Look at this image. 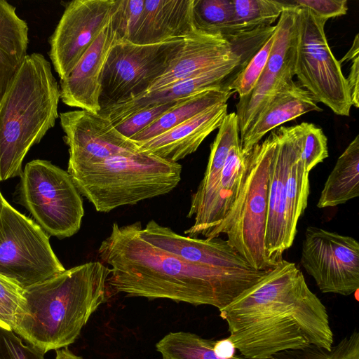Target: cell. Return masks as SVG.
Here are the masks:
<instances>
[{
	"instance_id": "obj_37",
	"label": "cell",
	"mask_w": 359,
	"mask_h": 359,
	"mask_svg": "<svg viewBox=\"0 0 359 359\" xmlns=\"http://www.w3.org/2000/svg\"><path fill=\"white\" fill-rule=\"evenodd\" d=\"M0 359H44V353L24 344L11 328L0 325Z\"/></svg>"
},
{
	"instance_id": "obj_42",
	"label": "cell",
	"mask_w": 359,
	"mask_h": 359,
	"mask_svg": "<svg viewBox=\"0 0 359 359\" xmlns=\"http://www.w3.org/2000/svg\"><path fill=\"white\" fill-rule=\"evenodd\" d=\"M4 198V197L3 196V195L1 194V191H0V213L1 211V208H2V203H3Z\"/></svg>"
},
{
	"instance_id": "obj_16",
	"label": "cell",
	"mask_w": 359,
	"mask_h": 359,
	"mask_svg": "<svg viewBox=\"0 0 359 359\" xmlns=\"http://www.w3.org/2000/svg\"><path fill=\"white\" fill-rule=\"evenodd\" d=\"M248 154L243 152L240 142L231 147L217 183L199 201L190 204L187 217H194V222L184 231L187 236L211 238L233 210L244 183Z\"/></svg>"
},
{
	"instance_id": "obj_24",
	"label": "cell",
	"mask_w": 359,
	"mask_h": 359,
	"mask_svg": "<svg viewBox=\"0 0 359 359\" xmlns=\"http://www.w3.org/2000/svg\"><path fill=\"white\" fill-rule=\"evenodd\" d=\"M28 32L15 7L0 0V100L27 55Z\"/></svg>"
},
{
	"instance_id": "obj_26",
	"label": "cell",
	"mask_w": 359,
	"mask_h": 359,
	"mask_svg": "<svg viewBox=\"0 0 359 359\" xmlns=\"http://www.w3.org/2000/svg\"><path fill=\"white\" fill-rule=\"evenodd\" d=\"M233 93L229 88H217L184 98L130 140L139 144L158 136L213 106L226 103Z\"/></svg>"
},
{
	"instance_id": "obj_12",
	"label": "cell",
	"mask_w": 359,
	"mask_h": 359,
	"mask_svg": "<svg viewBox=\"0 0 359 359\" xmlns=\"http://www.w3.org/2000/svg\"><path fill=\"white\" fill-rule=\"evenodd\" d=\"M301 264L323 293L349 296L359 288V243L354 238L308 226Z\"/></svg>"
},
{
	"instance_id": "obj_20",
	"label": "cell",
	"mask_w": 359,
	"mask_h": 359,
	"mask_svg": "<svg viewBox=\"0 0 359 359\" xmlns=\"http://www.w3.org/2000/svg\"><path fill=\"white\" fill-rule=\"evenodd\" d=\"M237 57H241V62L244 61L246 51L241 47H235L221 35L196 29L184 38L180 50L168 69L147 93L159 90Z\"/></svg>"
},
{
	"instance_id": "obj_8",
	"label": "cell",
	"mask_w": 359,
	"mask_h": 359,
	"mask_svg": "<svg viewBox=\"0 0 359 359\" xmlns=\"http://www.w3.org/2000/svg\"><path fill=\"white\" fill-rule=\"evenodd\" d=\"M18 199L48 236L68 238L81 227L84 215L81 194L69 172L50 161L36 159L26 164Z\"/></svg>"
},
{
	"instance_id": "obj_35",
	"label": "cell",
	"mask_w": 359,
	"mask_h": 359,
	"mask_svg": "<svg viewBox=\"0 0 359 359\" xmlns=\"http://www.w3.org/2000/svg\"><path fill=\"white\" fill-rule=\"evenodd\" d=\"M182 100L183 99L142 109L121 121L115 125V127L122 135L130 139L157 120Z\"/></svg>"
},
{
	"instance_id": "obj_1",
	"label": "cell",
	"mask_w": 359,
	"mask_h": 359,
	"mask_svg": "<svg viewBox=\"0 0 359 359\" xmlns=\"http://www.w3.org/2000/svg\"><path fill=\"white\" fill-rule=\"evenodd\" d=\"M141 227L140 222L122 226L114 222L98 248L100 259L111 266L107 286L116 293L221 311L270 271L226 269L187 261L146 241Z\"/></svg>"
},
{
	"instance_id": "obj_32",
	"label": "cell",
	"mask_w": 359,
	"mask_h": 359,
	"mask_svg": "<svg viewBox=\"0 0 359 359\" xmlns=\"http://www.w3.org/2000/svg\"><path fill=\"white\" fill-rule=\"evenodd\" d=\"M275 33L276 31L230 84V90L237 93L239 98L248 95L258 81L269 57Z\"/></svg>"
},
{
	"instance_id": "obj_28",
	"label": "cell",
	"mask_w": 359,
	"mask_h": 359,
	"mask_svg": "<svg viewBox=\"0 0 359 359\" xmlns=\"http://www.w3.org/2000/svg\"><path fill=\"white\" fill-rule=\"evenodd\" d=\"M215 341L189 332H173L165 335L156 344L163 359H253L241 354L230 358L217 356L213 351Z\"/></svg>"
},
{
	"instance_id": "obj_5",
	"label": "cell",
	"mask_w": 359,
	"mask_h": 359,
	"mask_svg": "<svg viewBox=\"0 0 359 359\" xmlns=\"http://www.w3.org/2000/svg\"><path fill=\"white\" fill-rule=\"evenodd\" d=\"M182 166L140 150L67 170L79 193L97 212L166 194L181 180Z\"/></svg>"
},
{
	"instance_id": "obj_25",
	"label": "cell",
	"mask_w": 359,
	"mask_h": 359,
	"mask_svg": "<svg viewBox=\"0 0 359 359\" xmlns=\"http://www.w3.org/2000/svg\"><path fill=\"white\" fill-rule=\"evenodd\" d=\"M359 196V136L338 158L317 203L319 208L335 207Z\"/></svg>"
},
{
	"instance_id": "obj_21",
	"label": "cell",
	"mask_w": 359,
	"mask_h": 359,
	"mask_svg": "<svg viewBox=\"0 0 359 359\" xmlns=\"http://www.w3.org/2000/svg\"><path fill=\"white\" fill-rule=\"evenodd\" d=\"M226 114V103L213 106L161 135L137 144L140 151L177 162L194 153L203 140L219 128Z\"/></svg>"
},
{
	"instance_id": "obj_4",
	"label": "cell",
	"mask_w": 359,
	"mask_h": 359,
	"mask_svg": "<svg viewBox=\"0 0 359 359\" xmlns=\"http://www.w3.org/2000/svg\"><path fill=\"white\" fill-rule=\"evenodd\" d=\"M60 99L50 62L27 55L0 100V181L20 177L27 152L54 126Z\"/></svg>"
},
{
	"instance_id": "obj_7",
	"label": "cell",
	"mask_w": 359,
	"mask_h": 359,
	"mask_svg": "<svg viewBox=\"0 0 359 359\" xmlns=\"http://www.w3.org/2000/svg\"><path fill=\"white\" fill-rule=\"evenodd\" d=\"M277 139V131L273 130L248 154L239 198L233 210L211 236L226 234L230 245L258 271H269L275 266L266 256L264 237L269 175Z\"/></svg>"
},
{
	"instance_id": "obj_30",
	"label": "cell",
	"mask_w": 359,
	"mask_h": 359,
	"mask_svg": "<svg viewBox=\"0 0 359 359\" xmlns=\"http://www.w3.org/2000/svg\"><path fill=\"white\" fill-rule=\"evenodd\" d=\"M236 32L272 26L289 3L274 0H231Z\"/></svg>"
},
{
	"instance_id": "obj_33",
	"label": "cell",
	"mask_w": 359,
	"mask_h": 359,
	"mask_svg": "<svg viewBox=\"0 0 359 359\" xmlns=\"http://www.w3.org/2000/svg\"><path fill=\"white\" fill-rule=\"evenodd\" d=\"M144 0H116L111 22L117 39L132 42L137 32Z\"/></svg>"
},
{
	"instance_id": "obj_10",
	"label": "cell",
	"mask_w": 359,
	"mask_h": 359,
	"mask_svg": "<svg viewBox=\"0 0 359 359\" xmlns=\"http://www.w3.org/2000/svg\"><path fill=\"white\" fill-rule=\"evenodd\" d=\"M64 271L49 236L4 198L0 213V276L25 289Z\"/></svg>"
},
{
	"instance_id": "obj_9",
	"label": "cell",
	"mask_w": 359,
	"mask_h": 359,
	"mask_svg": "<svg viewBox=\"0 0 359 359\" xmlns=\"http://www.w3.org/2000/svg\"><path fill=\"white\" fill-rule=\"evenodd\" d=\"M297 7L294 75L316 102L337 115L349 116L352 103L348 86L327 43V20Z\"/></svg>"
},
{
	"instance_id": "obj_36",
	"label": "cell",
	"mask_w": 359,
	"mask_h": 359,
	"mask_svg": "<svg viewBox=\"0 0 359 359\" xmlns=\"http://www.w3.org/2000/svg\"><path fill=\"white\" fill-rule=\"evenodd\" d=\"M302 159L307 172L328 157L327 138L323 130L313 123L306 124Z\"/></svg>"
},
{
	"instance_id": "obj_18",
	"label": "cell",
	"mask_w": 359,
	"mask_h": 359,
	"mask_svg": "<svg viewBox=\"0 0 359 359\" xmlns=\"http://www.w3.org/2000/svg\"><path fill=\"white\" fill-rule=\"evenodd\" d=\"M116 39L111 18L73 70L60 80V99L64 104L95 114L100 111L99 100L102 91V74Z\"/></svg>"
},
{
	"instance_id": "obj_13",
	"label": "cell",
	"mask_w": 359,
	"mask_h": 359,
	"mask_svg": "<svg viewBox=\"0 0 359 359\" xmlns=\"http://www.w3.org/2000/svg\"><path fill=\"white\" fill-rule=\"evenodd\" d=\"M297 11L291 2L282 13L266 65L251 92L236 105L240 138L276 94L293 81Z\"/></svg>"
},
{
	"instance_id": "obj_2",
	"label": "cell",
	"mask_w": 359,
	"mask_h": 359,
	"mask_svg": "<svg viewBox=\"0 0 359 359\" xmlns=\"http://www.w3.org/2000/svg\"><path fill=\"white\" fill-rule=\"evenodd\" d=\"M241 355L272 359L316 346L330 350L333 332L325 305L294 262L280 259L258 283L219 311Z\"/></svg>"
},
{
	"instance_id": "obj_19",
	"label": "cell",
	"mask_w": 359,
	"mask_h": 359,
	"mask_svg": "<svg viewBox=\"0 0 359 359\" xmlns=\"http://www.w3.org/2000/svg\"><path fill=\"white\" fill-rule=\"evenodd\" d=\"M140 233L153 245L189 262L226 269L252 268L226 239L219 236L208 238L184 236L154 220L148 222L144 228L141 227Z\"/></svg>"
},
{
	"instance_id": "obj_40",
	"label": "cell",
	"mask_w": 359,
	"mask_h": 359,
	"mask_svg": "<svg viewBox=\"0 0 359 359\" xmlns=\"http://www.w3.org/2000/svg\"><path fill=\"white\" fill-rule=\"evenodd\" d=\"M236 348L234 344L227 337L220 340L215 341L213 351L215 353L223 358H230L236 355Z\"/></svg>"
},
{
	"instance_id": "obj_41",
	"label": "cell",
	"mask_w": 359,
	"mask_h": 359,
	"mask_svg": "<svg viewBox=\"0 0 359 359\" xmlns=\"http://www.w3.org/2000/svg\"><path fill=\"white\" fill-rule=\"evenodd\" d=\"M55 359H83L71 351L67 347L56 350Z\"/></svg>"
},
{
	"instance_id": "obj_15",
	"label": "cell",
	"mask_w": 359,
	"mask_h": 359,
	"mask_svg": "<svg viewBox=\"0 0 359 359\" xmlns=\"http://www.w3.org/2000/svg\"><path fill=\"white\" fill-rule=\"evenodd\" d=\"M60 120L65 134L64 140L69 147L67 170L139 150L136 143L122 135L99 113L69 111L61 113Z\"/></svg>"
},
{
	"instance_id": "obj_34",
	"label": "cell",
	"mask_w": 359,
	"mask_h": 359,
	"mask_svg": "<svg viewBox=\"0 0 359 359\" xmlns=\"http://www.w3.org/2000/svg\"><path fill=\"white\" fill-rule=\"evenodd\" d=\"M23 288L0 276V325L13 330L23 303Z\"/></svg>"
},
{
	"instance_id": "obj_6",
	"label": "cell",
	"mask_w": 359,
	"mask_h": 359,
	"mask_svg": "<svg viewBox=\"0 0 359 359\" xmlns=\"http://www.w3.org/2000/svg\"><path fill=\"white\" fill-rule=\"evenodd\" d=\"M306 122L276 130L277 143L271 160L268 183L267 217L264 247L276 266L292 245L297 223L309 195V173L305 170L302 151Z\"/></svg>"
},
{
	"instance_id": "obj_39",
	"label": "cell",
	"mask_w": 359,
	"mask_h": 359,
	"mask_svg": "<svg viewBox=\"0 0 359 359\" xmlns=\"http://www.w3.org/2000/svg\"><path fill=\"white\" fill-rule=\"evenodd\" d=\"M359 43L358 34H356L352 46L344 57L339 61L340 64L347 60H351L350 72L346 79L351 95L352 106L359 107Z\"/></svg>"
},
{
	"instance_id": "obj_27",
	"label": "cell",
	"mask_w": 359,
	"mask_h": 359,
	"mask_svg": "<svg viewBox=\"0 0 359 359\" xmlns=\"http://www.w3.org/2000/svg\"><path fill=\"white\" fill-rule=\"evenodd\" d=\"M240 142L238 117L235 112L227 114L219 127L211 144L208 165L202 180L192 194L191 204L199 201L217 183L231 147Z\"/></svg>"
},
{
	"instance_id": "obj_11",
	"label": "cell",
	"mask_w": 359,
	"mask_h": 359,
	"mask_svg": "<svg viewBox=\"0 0 359 359\" xmlns=\"http://www.w3.org/2000/svg\"><path fill=\"white\" fill-rule=\"evenodd\" d=\"M184 38L140 45L117 39L101 78V109L132 100L148 91L168 69Z\"/></svg>"
},
{
	"instance_id": "obj_31",
	"label": "cell",
	"mask_w": 359,
	"mask_h": 359,
	"mask_svg": "<svg viewBox=\"0 0 359 359\" xmlns=\"http://www.w3.org/2000/svg\"><path fill=\"white\" fill-rule=\"evenodd\" d=\"M272 359H359V332L354 330L330 350L316 346L287 350L274 355Z\"/></svg>"
},
{
	"instance_id": "obj_14",
	"label": "cell",
	"mask_w": 359,
	"mask_h": 359,
	"mask_svg": "<svg viewBox=\"0 0 359 359\" xmlns=\"http://www.w3.org/2000/svg\"><path fill=\"white\" fill-rule=\"evenodd\" d=\"M116 4V0H74L65 6L49 39V57L60 80L69 75L109 24Z\"/></svg>"
},
{
	"instance_id": "obj_3",
	"label": "cell",
	"mask_w": 359,
	"mask_h": 359,
	"mask_svg": "<svg viewBox=\"0 0 359 359\" xmlns=\"http://www.w3.org/2000/svg\"><path fill=\"white\" fill-rule=\"evenodd\" d=\"M109 268L98 261L23 289L13 332L44 354L68 347L107 297Z\"/></svg>"
},
{
	"instance_id": "obj_23",
	"label": "cell",
	"mask_w": 359,
	"mask_h": 359,
	"mask_svg": "<svg viewBox=\"0 0 359 359\" xmlns=\"http://www.w3.org/2000/svg\"><path fill=\"white\" fill-rule=\"evenodd\" d=\"M323 109L311 94L294 81L269 102L240 138L243 152L248 154L266 135L278 126L313 111Z\"/></svg>"
},
{
	"instance_id": "obj_29",
	"label": "cell",
	"mask_w": 359,
	"mask_h": 359,
	"mask_svg": "<svg viewBox=\"0 0 359 359\" xmlns=\"http://www.w3.org/2000/svg\"><path fill=\"white\" fill-rule=\"evenodd\" d=\"M193 22L196 29L226 39L236 35L231 0H194Z\"/></svg>"
},
{
	"instance_id": "obj_17",
	"label": "cell",
	"mask_w": 359,
	"mask_h": 359,
	"mask_svg": "<svg viewBox=\"0 0 359 359\" xmlns=\"http://www.w3.org/2000/svg\"><path fill=\"white\" fill-rule=\"evenodd\" d=\"M243 68L241 57H237L159 90L102 108L99 114L115 126L144 108L184 99L212 88H229L231 82Z\"/></svg>"
},
{
	"instance_id": "obj_22",
	"label": "cell",
	"mask_w": 359,
	"mask_h": 359,
	"mask_svg": "<svg viewBox=\"0 0 359 359\" xmlns=\"http://www.w3.org/2000/svg\"><path fill=\"white\" fill-rule=\"evenodd\" d=\"M194 0H144L142 17L131 43L149 45L184 38L196 30Z\"/></svg>"
},
{
	"instance_id": "obj_38",
	"label": "cell",
	"mask_w": 359,
	"mask_h": 359,
	"mask_svg": "<svg viewBox=\"0 0 359 359\" xmlns=\"http://www.w3.org/2000/svg\"><path fill=\"white\" fill-rule=\"evenodd\" d=\"M292 3L326 20L344 15L348 11L346 0H295Z\"/></svg>"
}]
</instances>
